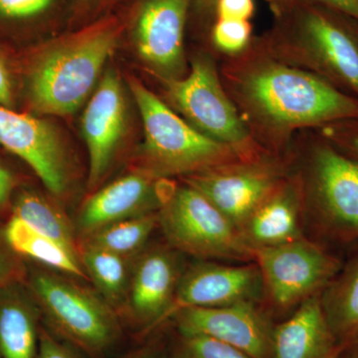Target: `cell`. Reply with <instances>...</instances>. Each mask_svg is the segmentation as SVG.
Masks as SVG:
<instances>
[{"instance_id":"obj_1","label":"cell","mask_w":358,"mask_h":358,"mask_svg":"<svg viewBox=\"0 0 358 358\" xmlns=\"http://www.w3.org/2000/svg\"><path fill=\"white\" fill-rule=\"evenodd\" d=\"M219 72L250 136L275 159H288L301 131L358 117V99L272 57L256 39L221 59Z\"/></svg>"},{"instance_id":"obj_2","label":"cell","mask_w":358,"mask_h":358,"mask_svg":"<svg viewBox=\"0 0 358 358\" xmlns=\"http://www.w3.org/2000/svg\"><path fill=\"white\" fill-rule=\"evenodd\" d=\"M279 24L256 39L272 57L358 99V31L338 11L312 1L277 6Z\"/></svg>"},{"instance_id":"obj_3","label":"cell","mask_w":358,"mask_h":358,"mask_svg":"<svg viewBox=\"0 0 358 358\" xmlns=\"http://www.w3.org/2000/svg\"><path fill=\"white\" fill-rule=\"evenodd\" d=\"M120 34L119 23L102 21L43 47L26 79L31 109L45 115L74 114L98 86Z\"/></svg>"},{"instance_id":"obj_4","label":"cell","mask_w":358,"mask_h":358,"mask_svg":"<svg viewBox=\"0 0 358 358\" xmlns=\"http://www.w3.org/2000/svg\"><path fill=\"white\" fill-rule=\"evenodd\" d=\"M289 159L296 162L289 167L300 178L305 215L317 232L331 243H358V159L315 129L296 136Z\"/></svg>"},{"instance_id":"obj_5","label":"cell","mask_w":358,"mask_h":358,"mask_svg":"<svg viewBox=\"0 0 358 358\" xmlns=\"http://www.w3.org/2000/svg\"><path fill=\"white\" fill-rule=\"evenodd\" d=\"M143 128L134 171L157 179L185 178L242 162L234 148L204 136L138 80H129Z\"/></svg>"},{"instance_id":"obj_6","label":"cell","mask_w":358,"mask_h":358,"mask_svg":"<svg viewBox=\"0 0 358 358\" xmlns=\"http://www.w3.org/2000/svg\"><path fill=\"white\" fill-rule=\"evenodd\" d=\"M159 83L162 100L204 136L234 148L246 160L271 157L250 136L224 88L214 53H195L185 77Z\"/></svg>"},{"instance_id":"obj_7","label":"cell","mask_w":358,"mask_h":358,"mask_svg":"<svg viewBox=\"0 0 358 358\" xmlns=\"http://www.w3.org/2000/svg\"><path fill=\"white\" fill-rule=\"evenodd\" d=\"M157 217L167 241L183 253L204 260L254 261L239 231L192 186L171 185Z\"/></svg>"},{"instance_id":"obj_8","label":"cell","mask_w":358,"mask_h":358,"mask_svg":"<svg viewBox=\"0 0 358 358\" xmlns=\"http://www.w3.org/2000/svg\"><path fill=\"white\" fill-rule=\"evenodd\" d=\"M264 289L279 308L298 307L322 294L343 267V261L326 247L306 238L253 250Z\"/></svg>"},{"instance_id":"obj_9","label":"cell","mask_w":358,"mask_h":358,"mask_svg":"<svg viewBox=\"0 0 358 358\" xmlns=\"http://www.w3.org/2000/svg\"><path fill=\"white\" fill-rule=\"evenodd\" d=\"M29 291L56 327L92 352L110 345L117 324L110 305L90 289L53 273L37 271L29 278Z\"/></svg>"},{"instance_id":"obj_10","label":"cell","mask_w":358,"mask_h":358,"mask_svg":"<svg viewBox=\"0 0 358 358\" xmlns=\"http://www.w3.org/2000/svg\"><path fill=\"white\" fill-rule=\"evenodd\" d=\"M289 173L288 159L242 160L181 178L199 190L238 231Z\"/></svg>"},{"instance_id":"obj_11","label":"cell","mask_w":358,"mask_h":358,"mask_svg":"<svg viewBox=\"0 0 358 358\" xmlns=\"http://www.w3.org/2000/svg\"><path fill=\"white\" fill-rule=\"evenodd\" d=\"M190 0H141L131 22L136 55L159 82L187 74L185 35Z\"/></svg>"},{"instance_id":"obj_12","label":"cell","mask_w":358,"mask_h":358,"mask_svg":"<svg viewBox=\"0 0 358 358\" xmlns=\"http://www.w3.org/2000/svg\"><path fill=\"white\" fill-rule=\"evenodd\" d=\"M0 145L24 160L54 196L68 192L70 160L51 122L0 106Z\"/></svg>"},{"instance_id":"obj_13","label":"cell","mask_w":358,"mask_h":358,"mask_svg":"<svg viewBox=\"0 0 358 358\" xmlns=\"http://www.w3.org/2000/svg\"><path fill=\"white\" fill-rule=\"evenodd\" d=\"M171 317L181 336H203L233 346L251 358H273L275 327L256 301L217 308H185Z\"/></svg>"},{"instance_id":"obj_14","label":"cell","mask_w":358,"mask_h":358,"mask_svg":"<svg viewBox=\"0 0 358 358\" xmlns=\"http://www.w3.org/2000/svg\"><path fill=\"white\" fill-rule=\"evenodd\" d=\"M128 106L119 75L108 71L99 82L82 117L89 152L90 188L105 178L128 129Z\"/></svg>"},{"instance_id":"obj_15","label":"cell","mask_w":358,"mask_h":358,"mask_svg":"<svg viewBox=\"0 0 358 358\" xmlns=\"http://www.w3.org/2000/svg\"><path fill=\"white\" fill-rule=\"evenodd\" d=\"M169 180L134 171L98 190L78 213L79 240L110 224L159 211L171 186Z\"/></svg>"},{"instance_id":"obj_16","label":"cell","mask_w":358,"mask_h":358,"mask_svg":"<svg viewBox=\"0 0 358 358\" xmlns=\"http://www.w3.org/2000/svg\"><path fill=\"white\" fill-rule=\"evenodd\" d=\"M263 289L262 275L256 263L197 264L180 275L167 317L181 308L225 307L257 301Z\"/></svg>"},{"instance_id":"obj_17","label":"cell","mask_w":358,"mask_h":358,"mask_svg":"<svg viewBox=\"0 0 358 358\" xmlns=\"http://www.w3.org/2000/svg\"><path fill=\"white\" fill-rule=\"evenodd\" d=\"M303 212L300 178L289 167V176L257 207L240 234L252 250L289 243L303 238Z\"/></svg>"},{"instance_id":"obj_18","label":"cell","mask_w":358,"mask_h":358,"mask_svg":"<svg viewBox=\"0 0 358 358\" xmlns=\"http://www.w3.org/2000/svg\"><path fill=\"white\" fill-rule=\"evenodd\" d=\"M180 278L171 252L155 248L136 261L129 282L127 305L138 322L157 324L166 319Z\"/></svg>"},{"instance_id":"obj_19","label":"cell","mask_w":358,"mask_h":358,"mask_svg":"<svg viewBox=\"0 0 358 358\" xmlns=\"http://www.w3.org/2000/svg\"><path fill=\"white\" fill-rule=\"evenodd\" d=\"M343 348L327 322L320 294L303 301L273 334V358H333Z\"/></svg>"},{"instance_id":"obj_20","label":"cell","mask_w":358,"mask_h":358,"mask_svg":"<svg viewBox=\"0 0 358 358\" xmlns=\"http://www.w3.org/2000/svg\"><path fill=\"white\" fill-rule=\"evenodd\" d=\"M21 282L0 289V357L36 358L37 312L34 296Z\"/></svg>"},{"instance_id":"obj_21","label":"cell","mask_w":358,"mask_h":358,"mask_svg":"<svg viewBox=\"0 0 358 358\" xmlns=\"http://www.w3.org/2000/svg\"><path fill=\"white\" fill-rule=\"evenodd\" d=\"M320 301L338 345L358 343V248L343 262Z\"/></svg>"},{"instance_id":"obj_22","label":"cell","mask_w":358,"mask_h":358,"mask_svg":"<svg viewBox=\"0 0 358 358\" xmlns=\"http://www.w3.org/2000/svg\"><path fill=\"white\" fill-rule=\"evenodd\" d=\"M3 231L7 242L18 255L29 257L65 274L88 279L79 257L55 240L33 229L20 218L11 216Z\"/></svg>"},{"instance_id":"obj_23","label":"cell","mask_w":358,"mask_h":358,"mask_svg":"<svg viewBox=\"0 0 358 358\" xmlns=\"http://www.w3.org/2000/svg\"><path fill=\"white\" fill-rule=\"evenodd\" d=\"M13 216L20 218L33 229L70 250L79 257L80 241L76 228L53 202L30 190L20 192L11 205Z\"/></svg>"},{"instance_id":"obj_24","label":"cell","mask_w":358,"mask_h":358,"mask_svg":"<svg viewBox=\"0 0 358 358\" xmlns=\"http://www.w3.org/2000/svg\"><path fill=\"white\" fill-rule=\"evenodd\" d=\"M80 261L103 300L122 305L128 294L134 266L131 258L90 245L80 244Z\"/></svg>"},{"instance_id":"obj_25","label":"cell","mask_w":358,"mask_h":358,"mask_svg":"<svg viewBox=\"0 0 358 358\" xmlns=\"http://www.w3.org/2000/svg\"><path fill=\"white\" fill-rule=\"evenodd\" d=\"M159 226L157 212L126 219L105 226L80 239V244L90 245L133 258L145 247L148 238Z\"/></svg>"},{"instance_id":"obj_26","label":"cell","mask_w":358,"mask_h":358,"mask_svg":"<svg viewBox=\"0 0 358 358\" xmlns=\"http://www.w3.org/2000/svg\"><path fill=\"white\" fill-rule=\"evenodd\" d=\"M252 40L249 21L217 20L212 28V46L222 58L242 53L248 48Z\"/></svg>"},{"instance_id":"obj_27","label":"cell","mask_w":358,"mask_h":358,"mask_svg":"<svg viewBox=\"0 0 358 358\" xmlns=\"http://www.w3.org/2000/svg\"><path fill=\"white\" fill-rule=\"evenodd\" d=\"M176 358H251L233 346L203 336H182Z\"/></svg>"},{"instance_id":"obj_28","label":"cell","mask_w":358,"mask_h":358,"mask_svg":"<svg viewBox=\"0 0 358 358\" xmlns=\"http://www.w3.org/2000/svg\"><path fill=\"white\" fill-rule=\"evenodd\" d=\"M57 0H0V20L23 22L41 17Z\"/></svg>"},{"instance_id":"obj_29","label":"cell","mask_w":358,"mask_h":358,"mask_svg":"<svg viewBox=\"0 0 358 358\" xmlns=\"http://www.w3.org/2000/svg\"><path fill=\"white\" fill-rule=\"evenodd\" d=\"M341 152L358 159V117L315 129Z\"/></svg>"},{"instance_id":"obj_30","label":"cell","mask_w":358,"mask_h":358,"mask_svg":"<svg viewBox=\"0 0 358 358\" xmlns=\"http://www.w3.org/2000/svg\"><path fill=\"white\" fill-rule=\"evenodd\" d=\"M26 275L24 264L0 231V289L22 282Z\"/></svg>"},{"instance_id":"obj_31","label":"cell","mask_w":358,"mask_h":358,"mask_svg":"<svg viewBox=\"0 0 358 358\" xmlns=\"http://www.w3.org/2000/svg\"><path fill=\"white\" fill-rule=\"evenodd\" d=\"M217 20L249 21L253 16V0H215Z\"/></svg>"},{"instance_id":"obj_32","label":"cell","mask_w":358,"mask_h":358,"mask_svg":"<svg viewBox=\"0 0 358 358\" xmlns=\"http://www.w3.org/2000/svg\"><path fill=\"white\" fill-rule=\"evenodd\" d=\"M16 178L10 169L0 164V213L10 209L13 205Z\"/></svg>"},{"instance_id":"obj_33","label":"cell","mask_w":358,"mask_h":358,"mask_svg":"<svg viewBox=\"0 0 358 358\" xmlns=\"http://www.w3.org/2000/svg\"><path fill=\"white\" fill-rule=\"evenodd\" d=\"M291 1H296V0H274L277 6ZM303 1L315 2V3L329 7L358 22V0H303Z\"/></svg>"},{"instance_id":"obj_34","label":"cell","mask_w":358,"mask_h":358,"mask_svg":"<svg viewBox=\"0 0 358 358\" xmlns=\"http://www.w3.org/2000/svg\"><path fill=\"white\" fill-rule=\"evenodd\" d=\"M36 358H74L62 345L56 343L48 334H42L39 352Z\"/></svg>"},{"instance_id":"obj_35","label":"cell","mask_w":358,"mask_h":358,"mask_svg":"<svg viewBox=\"0 0 358 358\" xmlns=\"http://www.w3.org/2000/svg\"><path fill=\"white\" fill-rule=\"evenodd\" d=\"M13 105V87L10 73L0 59V106L11 108Z\"/></svg>"},{"instance_id":"obj_36","label":"cell","mask_w":358,"mask_h":358,"mask_svg":"<svg viewBox=\"0 0 358 358\" xmlns=\"http://www.w3.org/2000/svg\"><path fill=\"white\" fill-rule=\"evenodd\" d=\"M336 358H358V343L343 345Z\"/></svg>"},{"instance_id":"obj_37","label":"cell","mask_w":358,"mask_h":358,"mask_svg":"<svg viewBox=\"0 0 358 358\" xmlns=\"http://www.w3.org/2000/svg\"><path fill=\"white\" fill-rule=\"evenodd\" d=\"M205 2H213L215 1V0H204Z\"/></svg>"},{"instance_id":"obj_38","label":"cell","mask_w":358,"mask_h":358,"mask_svg":"<svg viewBox=\"0 0 358 358\" xmlns=\"http://www.w3.org/2000/svg\"><path fill=\"white\" fill-rule=\"evenodd\" d=\"M341 350H343V348H341ZM339 352L338 353V355H336V357H334L333 358H336V357H338V355H339Z\"/></svg>"},{"instance_id":"obj_39","label":"cell","mask_w":358,"mask_h":358,"mask_svg":"<svg viewBox=\"0 0 358 358\" xmlns=\"http://www.w3.org/2000/svg\"><path fill=\"white\" fill-rule=\"evenodd\" d=\"M86 1H89V0H86Z\"/></svg>"}]
</instances>
